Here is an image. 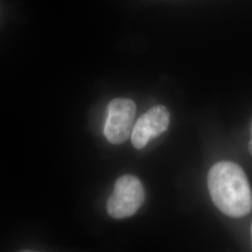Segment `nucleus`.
<instances>
[{
  "label": "nucleus",
  "mask_w": 252,
  "mask_h": 252,
  "mask_svg": "<svg viewBox=\"0 0 252 252\" xmlns=\"http://www.w3.org/2000/svg\"><path fill=\"white\" fill-rule=\"evenodd\" d=\"M213 203L223 214L240 218L252 210V191L243 169L233 162H218L207 176Z\"/></svg>",
  "instance_id": "nucleus-1"
},
{
  "label": "nucleus",
  "mask_w": 252,
  "mask_h": 252,
  "mask_svg": "<svg viewBox=\"0 0 252 252\" xmlns=\"http://www.w3.org/2000/svg\"><path fill=\"white\" fill-rule=\"evenodd\" d=\"M145 191L140 180L126 175L116 181L112 194L108 198L107 210L113 219L133 216L143 205Z\"/></svg>",
  "instance_id": "nucleus-2"
},
{
  "label": "nucleus",
  "mask_w": 252,
  "mask_h": 252,
  "mask_svg": "<svg viewBox=\"0 0 252 252\" xmlns=\"http://www.w3.org/2000/svg\"><path fill=\"white\" fill-rule=\"evenodd\" d=\"M135 111L134 101L128 98H116L108 104L104 134L110 143L122 144L131 136Z\"/></svg>",
  "instance_id": "nucleus-3"
},
{
  "label": "nucleus",
  "mask_w": 252,
  "mask_h": 252,
  "mask_svg": "<svg viewBox=\"0 0 252 252\" xmlns=\"http://www.w3.org/2000/svg\"><path fill=\"white\" fill-rule=\"evenodd\" d=\"M170 123V113L163 106L149 109L135 123L132 135V144L137 150L146 147L150 140L165 132Z\"/></svg>",
  "instance_id": "nucleus-4"
},
{
  "label": "nucleus",
  "mask_w": 252,
  "mask_h": 252,
  "mask_svg": "<svg viewBox=\"0 0 252 252\" xmlns=\"http://www.w3.org/2000/svg\"><path fill=\"white\" fill-rule=\"evenodd\" d=\"M249 151H250V153L252 155V137L251 138V140H250V143H249Z\"/></svg>",
  "instance_id": "nucleus-5"
},
{
  "label": "nucleus",
  "mask_w": 252,
  "mask_h": 252,
  "mask_svg": "<svg viewBox=\"0 0 252 252\" xmlns=\"http://www.w3.org/2000/svg\"></svg>",
  "instance_id": "nucleus-6"
},
{
  "label": "nucleus",
  "mask_w": 252,
  "mask_h": 252,
  "mask_svg": "<svg viewBox=\"0 0 252 252\" xmlns=\"http://www.w3.org/2000/svg\"></svg>",
  "instance_id": "nucleus-7"
}]
</instances>
